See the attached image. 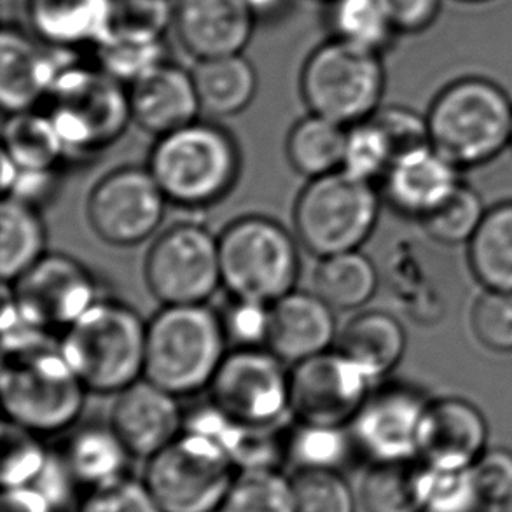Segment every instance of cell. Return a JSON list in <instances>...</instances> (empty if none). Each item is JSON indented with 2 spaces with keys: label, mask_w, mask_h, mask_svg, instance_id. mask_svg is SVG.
I'll return each instance as SVG.
<instances>
[{
  "label": "cell",
  "mask_w": 512,
  "mask_h": 512,
  "mask_svg": "<svg viewBox=\"0 0 512 512\" xmlns=\"http://www.w3.org/2000/svg\"><path fill=\"white\" fill-rule=\"evenodd\" d=\"M147 322L118 299H98L63 331L60 352L88 392L116 395L144 378Z\"/></svg>",
  "instance_id": "obj_1"
},
{
  "label": "cell",
  "mask_w": 512,
  "mask_h": 512,
  "mask_svg": "<svg viewBox=\"0 0 512 512\" xmlns=\"http://www.w3.org/2000/svg\"><path fill=\"white\" fill-rule=\"evenodd\" d=\"M147 168L168 203L210 207L233 191L242 172V154L226 128L198 119L156 139Z\"/></svg>",
  "instance_id": "obj_2"
},
{
  "label": "cell",
  "mask_w": 512,
  "mask_h": 512,
  "mask_svg": "<svg viewBox=\"0 0 512 512\" xmlns=\"http://www.w3.org/2000/svg\"><path fill=\"white\" fill-rule=\"evenodd\" d=\"M221 313L205 305L163 306L147 322L144 378L177 397L210 387L228 355Z\"/></svg>",
  "instance_id": "obj_3"
},
{
  "label": "cell",
  "mask_w": 512,
  "mask_h": 512,
  "mask_svg": "<svg viewBox=\"0 0 512 512\" xmlns=\"http://www.w3.org/2000/svg\"><path fill=\"white\" fill-rule=\"evenodd\" d=\"M425 118L430 146L460 170L485 165L511 146V98L483 77L448 84Z\"/></svg>",
  "instance_id": "obj_4"
},
{
  "label": "cell",
  "mask_w": 512,
  "mask_h": 512,
  "mask_svg": "<svg viewBox=\"0 0 512 512\" xmlns=\"http://www.w3.org/2000/svg\"><path fill=\"white\" fill-rule=\"evenodd\" d=\"M2 401L9 422L49 436L70 429L81 418L88 388L65 360L58 343L25 352L4 353Z\"/></svg>",
  "instance_id": "obj_5"
},
{
  "label": "cell",
  "mask_w": 512,
  "mask_h": 512,
  "mask_svg": "<svg viewBox=\"0 0 512 512\" xmlns=\"http://www.w3.org/2000/svg\"><path fill=\"white\" fill-rule=\"evenodd\" d=\"M296 235L266 215H245L219 235L222 287L231 298L271 305L294 291L301 271Z\"/></svg>",
  "instance_id": "obj_6"
},
{
  "label": "cell",
  "mask_w": 512,
  "mask_h": 512,
  "mask_svg": "<svg viewBox=\"0 0 512 512\" xmlns=\"http://www.w3.org/2000/svg\"><path fill=\"white\" fill-rule=\"evenodd\" d=\"M385 84L381 55L331 37L306 56L299 93L312 114L348 128L380 111Z\"/></svg>",
  "instance_id": "obj_7"
},
{
  "label": "cell",
  "mask_w": 512,
  "mask_h": 512,
  "mask_svg": "<svg viewBox=\"0 0 512 512\" xmlns=\"http://www.w3.org/2000/svg\"><path fill=\"white\" fill-rule=\"evenodd\" d=\"M380 194L345 170L308 180L294 205V235L320 259L359 250L380 219Z\"/></svg>",
  "instance_id": "obj_8"
},
{
  "label": "cell",
  "mask_w": 512,
  "mask_h": 512,
  "mask_svg": "<svg viewBox=\"0 0 512 512\" xmlns=\"http://www.w3.org/2000/svg\"><path fill=\"white\" fill-rule=\"evenodd\" d=\"M49 118L62 137L67 153H90L111 146L132 123L128 86L86 67L77 60L56 79Z\"/></svg>",
  "instance_id": "obj_9"
},
{
  "label": "cell",
  "mask_w": 512,
  "mask_h": 512,
  "mask_svg": "<svg viewBox=\"0 0 512 512\" xmlns=\"http://www.w3.org/2000/svg\"><path fill=\"white\" fill-rule=\"evenodd\" d=\"M236 472L219 444L184 430L147 460L144 481L165 512H219Z\"/></svg>",
  "instance_id": "obj_10"
},
{
  "label": "cell",
  "mask_w": 512,
  "mask_h": 512,
  "mask_svg": "<svg viewBox=\"0 0 512 512\" xmlns=\"http://www.w3.org/2000/svg\"><path fill=\"white\" fill-rule=\"evenodd\" d=\"M144 280L163 306L205 305L222 287L219 236L198 222L172 224L147 250Z\"/></svg>",
  "instance_id": "obj_11"
},
{
  "label": "cell",
  "mask_w": 512,
  "mask_h": 512,
  "mask_svg": "<svg viewBox=\"0 0 512 512\" xmlns=\"http://www.w3.org/2000/svg\"><path fill=\"white\" fill-rule=\"evenodd\" d=\"M210 401L233 422L278 427L291 416V371L268 348H233L210 383Z\"/></svg>",
  "instance_id": "obj_12"
},
{
  "label": "cell",
  "mask_w": 512,
  "mask_h": 512,
  "mask_svg": "<svg viewBox=\"0 0 512 512\" xmlns=\"http://www.w3.org/2000/svg\"><path fill=\"white\" fill-rule=\"evenodd\" d=\"M170 205L149 168L121 167L91 189L86 217L93 233L112 247H135L160 229Z\"/></svg>",
  "instance_id": "obj_13"
},
{
  "label": "cell",
  "mask_w": 512,
  "mask_h": 512,
  "mask_svg": "<svg viewBox=\"0 0 512 512\" xmlns=\"http://www.w3.org/2000/svg\"><path fill=\"white\" fill-rule=\"evenodd\" d=\"M376 381L336 350L303 360L291 369L294 422L348 427Z\"/></svg>",
  "instance_id": "obj_14"
},
{
  "label": "cell",
  "mask_w": 512,
  "mask_h": 512,
  "mask_svg": "<svg viewBox=\"0 0 512 512\" xmlns=\"http://www.w3.org/2000/svg\"><path fill=\"white\" fill-rule=\"evenodd\" d=\"M429 399L406 383L373 388L348 425L362 457L371 464L418 462V436Z\"/></svg>",
  "instance_id": "obj_15"
},
{
  "label": "cell",
  "mask_w": 512,
  "mask_h": 512,
  "mask_svg": "<svg viewBox=\"0 0 512 512\" xmlns=\"http://www.w3.org/2000/svg\"><path fill=\"white\" fill-rule=\"evenodd\" d=\"M4 285L23 317L48 333L69 329L100 299L90 270L67 254H46L13 284Z\"/></svg>",
  "instance_id": "obj_16"
},
{
  "label": "cell",
  "mask_w": 512,
  "mask_h": 512,
  "mask_svg": "<svg viewBox=\"0 0 512 512\" xmlns=\"http://www.w3.org/2000/svg\"><path fill=\"white\" fill-rule=\"evenodd\" d=\"M79 60L77 51L53 48L32 32L6 23L0 34V102L7 114L30 111L49 97L56 79Z\"/></svg>",
  "instance_id": "obj_17"
},
{
  "label": "cell",
  "mask_w": 512,
  "mask_h": 512,
  "mask_svg": "<svg viewBox=\"0 0 512 512\" xmlns=\"http://www.w3.org/2000/svg\"><path fill=\"white\" fill-rule=\"evenodd\" d=\"M179 399L153 381L140 378L114 395L109 425L132 457L149 460L184 432L186 413Z\"/></svg>",
  "instance_id": "obj_18"
},
{
  "label": "cell",
  "mask_w": 512,
  "mask_h": 512,
  "mask_svg": "<svg viewBox=\"0 0 512 512\" xmlns=\"http://www.w3.org/2000/svg\"><path fill=\"white\" fill-rule=\"evenodd\" d=\"M250 0H175L173 30L194 60L240 55L256 32Z\"/></svg>",
  "instance_id": "obj_19"
},
{
  "label": "cell",
  "mask_w": 512,
  "mask_h": 512,
  "mask_svg": "<svg viewBox=\"0 0 512 512\" xmlns=\"http://www.w3.org/2000/svg\"><path fill=\"white\" fill-rule=\"evenodd\" d=\"M490 429L472 402L458 397L429 401L418 436V462L439 469H471L488 450Z\"/></svg>",
  "instance_id": "obj_20"
},
{
  "label": "cell",
  "mask_w": 512,
  "mask_h": 512,
  "mask_svg": "<svg viewBox=\"0 0 512 512\" xmlns=\"http://www.w3.org/2000/svg\"><path fill=\"white\" fill-rule=\"evenodd\" d=\"M336 312L313 291H294L270 305L266 348L287 366L333 350L338 341Z\"/></svg>",
  "instance_id": "obj_21"
},
{
  "label": "cell",
  "mask_w": 512,
  "mask_h": 512,
  "mask_svg": "<svg viewBox=\"0 0 512 512\" xmlns=\"http://www.w3.org/2000/svg\"><path fill=\"white\" fill-rule=\"evenodd\" d=\"M128 98L133 123L156 139L200 119L193 72L170 60L128 84Z\"/></svg>",
  "instance_id": "obj_22"
},
{
  "label": "cell",
  "mask_w": 512,
  "mask_h": 512,
  "mask_svg": "<svg viewBox=\"0 0 512 512\" xmlns=\"http://www.w3.org/2000/svg\"><path fill=\"white\" fill-rule=\"evenodd\" d=\"M381 186L395 212L423 221L462 186V179L460 168L429 144L399 156Z\"/></svg>",
  "instance_id": "obj_23"
},
{
  "label": "cell",
  "mask_w": 512,
  "mask_h": 512,
  "mask_svg": "<svg viewBox=\"0 0 512 512\" xmlns=\"http://www.w3.org/2000/svg\"><path fill=\"white\" fill-rule=\"evenodd\" d=\"M114 0H27L30 32L53 48L95 49L112 30Z\"/></svg>",
  "instance_id": "obj_24"
},
{
  "label": "cell",
  "mask_w": 512,
  "mask_h": 512,
  "mask_svg": "<svg viewBox=\"0 0 512 512\" xmlns=\"http://www.w3.org/2000/svg\"><path fill=\"white\" fill-rule=\"evenodd\" d=\"M338 350L374 381L397 367L406 352L408 336L392 313L367 310L355 313L338 334Z\"/></svg>",
  "instance_id": "obj_25"
},
{
  "label": "cell",
  "mask_w": 512,
  "mask_h": 512,
  "mask_svg": "<svg viewBox=\"0 0 512 512\" xmlns=\"http://www.w3.org/2000/svg\"><path fill=\"white\" fill-rule=\"evenodd\" d=\"M193 72L201 112L214 118H233L249 109L259 88L257 70L240 55L198 60Z\"/></svg>",
  "instance_id": "obj_26"
},
{
  "label": "cell",
  "mask_w": 512,
  "mask_h": 512,
  "mask_svg": "<svg viewBox=\"0 0 512 512\" xmlns=\"http://www.w3.org/2000/svg\"><path fill=\"white\" fill-rule=\"evenodd\" d=\"M63 458L77 485L90 492L126 478L132 453L111 425H88L70 437Z\"/></svg>",
  "instance_id": "obj_27"
},
{
  "label": "cell",
  "mask_w": 512,
  "mask_h": 512,
  "mask_svg": "<svg viewBox=\"0 0 512 512\" xmlns=\"http://www.w3.org/2000/svg\"><path fill=\"white\" fill-rule=\"evenodd\" d=\"M378 270L359 250L320 257L312 275V291L334 312H355L378 291Z\"/></svg>",
  "instance_id": "obj_28"
},
{
  "label": "cell",
  "mask_w": 512,
  "mask_h": 512,
  "mask_svg": "<svg viewBox=\"0 0 512 512\" xmlns=\"http://www.w3.org/2000/svg\"><path fill=\"white\" fill-rule=\"evenodd\" d=\"M48 233L39 208L14 198H2L0 207V275L4 284L27 273L46 256Z\"/></svg>",
  "instance_id": "obj_29"
},
{
  "label": "cell",
  "mask_w": 512,
  "mask_h": 512,
  "mask_svg": "<svg viewBox=\"0 0 512 512\" xmlns=\"http://www.w3.org/2000/svg\"><path fill=\"white\" fill-rule=\"evenodd\" d=\"M346 135V126L310 112L287 135V160L308 180L338 172L345 160Z\"/></svg>",
  "instance_id": "obj_30"
},
{
  "label": "cell",
  "mask_w": 512,
  "mask_h": 512,
  "mask_svg": "<svg viewBox=\"0 0 512 512\" xmlns=\"http://www.w3.org/2000/svg\"><path fill=\"white\" fill-rule=\"evenodd\" d=\"M467 245L469 264L479 284L488 291L512 292V201L486 210Z\"/></svg>",
  "instance_id": "obj_31"
},
{
  "label": "cell",
  "mask_w": 512,
  "mask_h": 512,
  "mask_svg": "<svg viewBox=\"0 0 512 512\" xmlns=\"http://www.w3.org/2000/svg\"><path fill=\"white\" fill-rule=\"evenodd\" d=\"M2 154L20 170H53L69 153L49 114L30 109L7 114Z\"/></svg>",
  "instance_id": "obj_32"
},
{
  "label": "cell",
  "mask_w": 512,
  "mask_h": 512,
  "mask_svg": "<svg viewBox=\"0 0 512 512\" xmlns=\"http://www.w3.org/2000/svg\"><path fill=\"white\" fill-rule=\"evenodd\" d=\"M357 446L350 427H329L294 422L287 430L285 460L296 471H338L355 457Z\"/></svg>",
  "instance_id": "obj_33"
},
{
  "label": "cell",
  "mask_w": 512,
  "mask_h": 512,
  "mask_svg": "<svg viewBox=\"0 0 512 512\" xmlns=\"http://www.w3.org/2000/svg\"><path fill=\"white\" fill-rule=\"evenodd\" d=\"M329 6V27L333 37L383 56L397 37L381 0H333Z\"/></svg>",
  "instance_id": "obj_34"
},
{
  "label": "cell",
  "mask_w": 512,
  "mask_h": 512,
  "mask_svg": "<svg viewBox=\"0 0 512 512\" xmlns=\"http://www.w3.org/2000/svg\"><path fill=\"white\" fill-rule=\"evenodd\" d=\"M219 512H298L292 478L280 469L238 471Z\"/></svg>",
  "instance_id": "obj_35"
},
{
  "label": "cell",
  "mask_w": 512,
  "mask_h": 512,
  "mask_svg": "<svg viewBox=\"0 0 512 512\" xmlns=\"http://www.w3.org/2000/svg\"><path fill=\"white\" fill-rule=\"evenodd\" d=\"M420 512H485L471 469H439L418 464Z\"/></svg>",
  "instance_id": "obj_36"
},
{
  "label": "cell",
  "mask_w": 512,
  "mask_h": 512,
  "mask_svg": "<svg viewBox=\"0 0 512 512\" xmlns=\"http://www.w3.org/2000/svg\"><path fill=\"white\" fill-rule=\"evenodd\" d=\"M360 502L366 512H420L418 464H371Z\"/></svg>",
  "instance_id": "obj_37"
},
{
  "label": "cell",
  "mask_w": 512,
  "mask_h": 512,
  "mask_svg": "<svg viewBox=\"0 0 512 512\" xmlns=\"http://www.w3.org/2000/svg\"><path fill=\"white\" fill-rule=\"evenodd\" d=\"M97 67L119 83L132 84L156 65L168 60L163 39H147L125 34H109L95 48Z\"/></svg>",
  "instance_id": "obj_38"
},
{
  "label": "cell",
  "mask_w": 512,
  "mask_h": 512,
  "mask_svg": "<svg viewBox=\"0 0 512 512\" xmlns=\"http://www.w3.org/2000/svg\"><path fill=\"white\" fill-rule=\"evenodd\" d=\"M483 200L472 187H458L441 207L423 219L425 233L443 245L469 243L485 219Z\"/></svg>",
  "instance_id": "obj_39"
},
{
  "label": "cell",
  "mask_w": 512,
  "mask_h": 512,
  "mask_svg": "<svg viewBox=\"0 0 512 512\" xmlns=\"http://www.w3.org/2000/svg\"><path fill=\"white\" fill-rule=\"evenodd\" d=\"M394 161V147L373 116L348 126L341 170L374 184L376 180H383Z\"/></svg>",
  "instance_id": "obj_40"
},
{
  "label": "cell",
  "mask_w": 512,
  "mask_h": 512,
  "mask_svg": "<svg viewBox=\"0 0 512 512\" xmlns=\"http://www.w3.org/2000/svg\"><path fill=\"white\" fill-rule=\"evenodd\" d=\"M49 453L37 434L7 422L2 429V486L32 485L48 462Z\"/></svg>",
  "instance_id": "obj_41"
},
{
  "label": "cell",
  "mask_w": 512,
  "mask_h": 512,
  "mask_svg": "<svg viewBox=\"0 0 512 512\" xmlns=\"http://www.w3.org/2000/svg\"><path fill=\"white\" fill-rule=\"evenodd\" d=\"M298 512H357V499L343 472L296 471L292 476Z\"/></svg>",
  "instance_id": "obj_42"
},
{
  "label": "cell",
  "mask_w": 512,
  "mask_h": 512,
  "mask_svg": "<svg viewBox=\"0 0 512 512\" xmlns=\"http://www.w3.org/2000/svg\"><path fill=\"white\" fill-rule=\"evenodd\" d=\"M173 14L175 0H114L111 34L165 39Z\"/></svg>",
  "instance_id": "obj_43"
},
{
  "label": "cell",
  "mask_w": 512,
  "mask_h": 512,
  "mask_svg": "<svg viewBox=\"0 0 512 512\" xmlns=\"http://www.w3.org/2000/svg\"><path fill=\"white\" fill-rule=\"evenodd\" d=\"M472 333L492 352L512 353V292L488 291L479 296L471 315Z\"/></svg>",
  "instance_id": "obj_44"
},
{
  "label": "cell",
  "mask_w": 512,
  "mask_h": 512,
  "mask_svg": "<svg viewBox=\"0 0 512 512\" xmlns=\"http://www.w3.org/2000/svg\"><path fill=\"white\" fill-rule=\"evenodd\" d=\"M77 512H165L147 488L146 481L130 476L112 485L95 488L86 493Z\"/></svg>",
  "instance_id": "obj_45"
},
{
  "label": "cell",
  "mask_w": 512,
  "mask_h": 512,
  "mask_svg": "<svg viewBox=\"0 0 512 512\" xmlns=\"http://www.w3.org/2000/svg\"><path fill=\"white\" fill-rule=\"evenodd\" d=\"M221 319L228 341L235 343V348H266L270 305L250 299L231 298L226 312L221 313Z\"/></svg>",
  "instance_id": "obj_46"
},
{
  "label": "cell",
  "mask_w": 512,
  "mask_h": 512,
  "mask_svg": "<svg viewBox=\"0 0 512 512\" xmlns=\"http://www.w3.org/2000/svg\"><path fill=\"white\" fill-rule=\"evenodd\" d=\"M479 492L488 506H502L512 495V451L488 448L471 467Z\"/></svg>",
  "instance_id": "obj_47"
},
{
  "label": "cell",
  "mask_w": 512,
  "mask_h": 512,
  "mask_svg": "<svg viewBox=\"0 0 512 512\" xmlns=\"http://www.w3.org/2000/svg\"><path fill=\"white\" fill-rule=\"evenodd\" d=\"M397 34H422L434 25L443 0H381Z\"/></svg>",
  "instance_id": "obj_48"
},
{
  "label": "cell",
  "mask_w": 512,
  "mask_h": 512,
  "mask_svg": "<svg viewBox=\"0 0 512 512\" xmlns=\"http://www.w3.org/2000/svg\"><path fill=\"white\" fill-rule=\"evenodd\" d=\"M58 189V170H20L11 189L2 198H14L27 205L41 208L55 196Z\"/></svg>",
  "instance_id": "obj_49"
},
{
  "label": "cell",
  "mask_w": 512,
  "mask_h": 512,
  "mask_svg": "<svg viewBox=\"0 0 512 512\" xmlns=\"http://www.w3.org/2000/svg\"><path fill=\"white\" fill-rule=\"evenodd\" d=\"M2 512H56V509L35 486H18L4 488Z\"/></svg>",
  "instance_id": "obj_50"
},
{
  "label": "cell",
  "mask_w": 512,
  "mask_h": 512,
  "mask_svg": "<svg viewBox=\"0 0 512 512\" xmlns=\"http://www.w3.org/2000/svg\"><path fill=\"white\" fill-rule=\"evenodd\" d=\"M250 2H252V6L256 9L257 16H259V11H261L264 6H270V4L277 2V0H250Z\"/></svg>",
  "instance_id": "obj_51"
},
{
  "label": "cell",
  "mask_w": 512,
  "mask_h": 512,
  "mask_svg": "<svg viewBox=\"0 0 512 512\" xmlns=\"http://www.w3.org/2000/svg\"><path fill=\"white\" fill-rule=\"evenodd\" d=\"M500 512H512V495L500 506Z\"/></svg>",
  "instance_id": "obj_52"
},
{
  "label": "cell",
  "mask_w": 512,
  "mask_h": 512,
  "mask_svg": "<svg viewBox=\"0 0 512 512\" xmlns=\"http://www.w3.org/2000/svg\"><path fill=\"white\" fill-rule=\"evenodd\" d=\"M319 2H324V4H331L333 0H319Z\"/></svg>",
  "instance_id": "obj_53"
},
{
  "label": "cell",
  "mask_w": 512,
  "mask_h": 512,
  "mask_svg": "<svg viewBox=\"0 0 512 512\" xmlns=\"http://www.w3.org/2000/svg\"><path fill=\"white\" fill-rule=\"evenodd\" d=\"M467 2H485V0H467Z\"/></svg>",
  "instance_id": "obj_54"
},
{
  "label": "cell",
  "mask_w": 512,
  "mask_h": 512,
  "mask_svg": "<svg viewBox=\"0 0 512 512\" xmlns=\"http://www.w3.org/2000/svg\"><path fill=\"white\" fill-rule=\"evenodd\" d=\"M511 146H512V133H511Z\"/></svg>",
  "instance_id": "obj_55"
}]
</instances>
